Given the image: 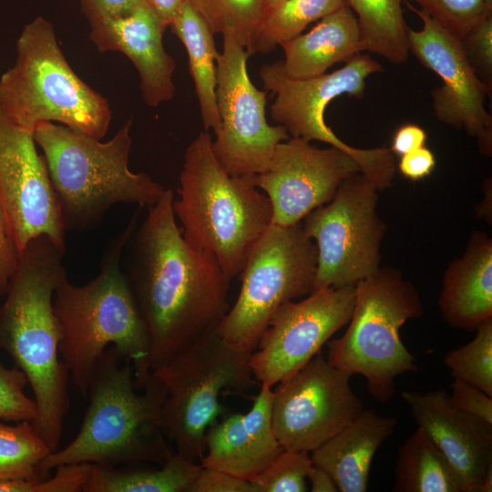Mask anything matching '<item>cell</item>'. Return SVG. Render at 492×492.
<instances>
[{"label":"cell","mask_w":492,"mask_h":492,"mask_svg":"<svg viewBox=\"0 0 492 492\" xmlns=\"http://www.w3.org/2000/svg\"><path fill=\"white\" fill-rule=\"evenodd\" d=\"M316 265L315 242L302 222L271 224L250 251L238 298L217 327L222 340L251 354L274 312L313 291Z\"/></svg>","instance_id":"10"},{"label":"cell","mask_w":492,"mask_h":492,"mask_svg":"<svg viewBox=\"0 0 492 492\" xmlns=\"http://www.w3.org/2000/svg\"><path fill=\"white\" fill-rule=\"evenodd\" d=\"M90 38L100 52H121L133 63L149 107L173 98L176 66L162 42L167 27L147 3L127 16L90 23Z\"/></svg>","instance_id":"20"},{"label":"cell","mask_w":492,"mask_h":492,"mask_svg":"<svg viewBox=\"0 0 492 492\" xmlns=\"http://www.w3.org/2000/svg\"><path fill=\"white\" fill-rule=\"evenodd\" d=\"M426 138L425 129L418 125L405 124L395 131L390 149L393 153L403 156L424 147Z\"/></svg>","instance_id":"42"},{"label":"cell","mask_w":492,"mask_h":492,"mask_svg":"<svg viewBox=\"0 0 492 492\" xmlns=\"http://www.w3.org/2000/svg\"><path fill=\"white\" fill-rule=\"evenodd\" d=\"M476 331L469 343L449 350L443 363L454 379L469 383L492 396V318Z\"/></svg>","instance_id":"32"},{"label":"cell","mask_w":492,"mask_h":492,"mask_svg":"<svg viewBox=\"0 0 492 492\" xmlns=\"http://www.w3.org/2000/svg\"><path fill=\"white\" fill-rule=\"evenodd\" d=\"M394 492H466L461 477L419 426L398 450Z\"/></svg>","instance_id":"27"},{"label":"cell","mask_w":492,"mask_h":492,"mask_svg":"<svg viewBox=\"0 0 492 492\" xmlns=\"http://www.w3.org/2000/svg\"><path fill=\"white\" fill-rule=\"evenodd\" d=\"M354 303V285H345L322 287L281 305L249 357L256 381L272 387L296 373L349 323Z\"/></svg>","instance_id":"15"},{"label":"cell","mask_w":492,"mask_h":492,"mask_svg":"<svg viewBox=\"0 0 492 492\" xmlns=\"http://www.w3.org/2000/svg\"><path fill=\"white\" fill-rule=\"evenodd\" d=\"M283 1L285 0H264L266 11L273 6H276L277 5L281 4Z\"/></svg>","instance_id":"45"},{"label":"cell","mask_w":492,"mask_h":492,"mask_svg":"<svg viewBox=\"0 0 492 492\" xmlns=\"http://www.w3.org/2000/svg\"><path fill=\"white\" fill-rule=\"evenodd\" d=\"M169 26L186 49L204 128H210L217 135L220 128L216 101L219 52L215 47L214 34L190 0L183 3Z\"/></svg>","instance_id":"25"},{"label":"cell","mask_w":492,"mask_h":492,"mask_svg":"<svg viewBox=\"0 0 492 492\" xmlns=\"http://www.w3.org/2000/svg\"><path fill=\"white\" fill-rule=\"evenodd\" d=\"M0 108L32 132L43 122H57L102 139L111 120L107 99L74 72L53 25L42 16L17 38L15 64L0 77Z\"/></svg>","instance_id":"7"},{"label":"cell","mask_w":492,"mask_h":492,"mask_svg":"<svg viewBox=\"0 0 492 492\" xmlns=\"http://www.w3.org/2000/svg\"><path fill=\"white\" fill-rule=\"evenodd\" d=\"M459 40L472 69L492 89V13L484 15Z\"/></svg>","instance_id":"36"},{"label":"cell","mask_w":492,"mask_h":492,"mask_svg":"<svg viewBox=\"0 0 492 492\" xmlns=\"http://www.w3.org/2000/svg\"><path fill=\"white\" fill-rule=\"evenodd\" d=\"M435 167V156L425 146L401 156L398 164L400 173L405 178L413 181H417L429 176Z\"/></svg>","instance_id":"41"},{"label":"cell","mask_w":492,"mask_h":492,"mask_svg":"<svg viewBox=\"0 0 492 492\" xmlns=\"http://www.w3.org/2000/svg\"><path fill=\"white\" fill-rule=\"evenodd\" d=\"M250 354L231 347L215 329L151 371L165 389L161 431L178 455L200 460L207 430L222 409L220 396L246 394L257 384Z\"/></svg>","instance_id":"9"},{"label":"cell","mask_w":492,"mask_h":492,"mask_svg":"<svg viewBox=\"0 0 492 492\" xmlns=\"http://www.w3.org/2000/svg\"><path fill=\"white\" fill-rule=\"evenodd\" d=\"M351 374L318 353L273 390L272 420L284 449L312 452L364 410Z\"/></svg>","instance_id":"14"},{"label":"cell","mask_w":492,"mask_h":492,"mask_svg":"<svg viewBox=\"0 0 492 492\" xmlns=\"http://www.w3.org/2000/svg\"><path fill=\"white\" fill-rule=\"evenodd\" d=\"M145 465L91 464L83 492H187L200 469V465L176 452L158 467Z\"/></svg>","instance_id":"26"},{"label":"cell","mask_w":492,"mask_h":492,"mask_svg":"<svg viewBox=\"0 0 492 492\" xmlns=\"http://www.w3.org/2000/svg\"><path fill=\"white\" fill-rule=\"evenodd\" d=\"M280 46L284 52L282 71L292 79L321 76L335 63L364 51L357 19L346 5L322 18L308 33Z\"/></svg>","instance_id":"24"},{"label":"cell","mask_w":492,"mask_h":492,"mask_svg":"<svg viewBox=\"0 0 492 492\" xmlns=\"http://www.w3.org/2000/svg\"><path fill=\"white\" fill-rule=\"evenodd\" d=\"M313 465L309 452L283 449L250 480L252 492H305Z\"/></svg>","instance_id":"33"},{"label":"cell","mask_w":492,"mask_h":492,"mask_svg":"<svg viewBox=\"0 0 492 492\" xmlns=\"http://www.w3.org/2000/svg\"><path fill=\"white\" fill-rule=\"evenodd\" d=\"M312 492H337L338 487L332 476L324 469L313 465L308 475Z\"/></svg>","instance_id":"44"},{"label":"cell","mask_w":492,"mask_h":492,"mask_svg":"<svg viewBox=\"0 0 492 492\" xmlns=\"http://www.w3.org/2000/svg\"><path fill=\"white\" fill-rule=\"evenodd\" d=\"M6 423L0 420V480L44 477L39 465L52 450L31 422Z\"/></svg>","instance_id":"30"},{"label":"cell","mask_w":492,"mask_h":492,"mask_svg":"<svg viewBox=\"0 0 492 492\" xmlns=\"http://www.w3.org/2000/svg\"><path fill=\"white\" fill-rule=\"evenodd\" d=\"M379 190L362 172L346 178L334 197L303 218L316 245L313 291L355 285L380 268L386 225L376 211Z\"/></svg>","instance_id":"12"},{"label":"cell","mask_w":492,"mask_h":492,"mask_svg":"<svg viewBox=\"0 0 492 492\" xmlns=\"http://www.w3.org/2000/svg\"><path fill=\"white\" fill-rule=\"evenodd\" d=\"M395 416L364 409L346 427L313 450V464L327 471L341 492H365L373 458L395 432Z\"/></svg>","instance_id":"23"},{"label":"cell","mask_w":492,"mask_h":492,"mask_svg":"<svg viewBox=\"0 0 492 492\" xmlns=\"http://www.w3.org/2000/svg\"><path fill=\"white\" fill-rule=\"evenodd\" d=\"M345 5L343 0H285L268 9L261 21L251 55L266 54L299 35L311 23Z\"/></svg>","instance_id":"29"},{"label":"cell","mask_w":492,"mask_h":492,"mask_svg":"<svg viewBox=\"0 0 492 492\" xmlns=\"http://www.w3.org/2000/svg\"><path fill=\"white\" fill-rule=\"evenodd\" d=\"M0 200L19 252L39 236L65 252L66 230L45 158L33 132L14 123L1 108Z\"/></svg>","instance_id":"16"},{"label":"cell","mask_w":492,"mask_h":492,"mask_svg":"<svg viewBox=\"0 0 492 492\" xmlns=\"http://www.w3.org/2000/svg\"><path fill=\"white\" fill-rule=\"evenodd\" d=\"M451 389L449 398L457 409L492 425V396L459 379H454Z\"/></svg>","instance_id":"37"},{"label":"cell","mask_w":492,"mask_h":492,"mask_svg":"<svg viewBox=\"0 0 492 492\" xmlns=\"http://www.w3.org/2000/svg\"><path fill=\"white\" fill-rule=\"evenodd\" d=\"M166 189L129 236L125 276L149 338L151 371L217 329L230 281L217 260L184 239Z\"/></svg>","instance_id":"1"},{"label":"cell","mask_w":492,"mask_h":492,"mask_svg":"<svg viewBox=\"0 0 492 492\" xmlns=\"http://www.w3.org/2000/svg\"><path fill=\"white\" fill-rule=\"evenodd\" d=\"M448 32L462 37L484 15L492 13L485 0H408Z\"/></svg>","instance_id":"34"},{"label":"cell","mask_w":492,"mask_h":492,"mask_svg":"<svg viewBox=\"0 0 492 492\" xmlns=\"http://www.w3.org/2000/svg\"><path fill=\"white\" fill-rule=\"evenodd\" d=\"M383 67L368 55L358 53L338 70L307 79H292L282 71L281 61L265 64L260 77L275 99L271 117L283 126L290 137L307 141L319 140L336 147L354 157L365 175L379 190L389 188L395 173L393 152L385 146L362 149L342 139L324 121V110L336 97L347 94L357 98L365 91L366 78Z\"/></svg>","instance_id":"11"},{"label":"cell","mask_w":492,"mask_h":492,"mask_svg":"<svg viewBox=\"0 0 492 492\" xmlns=\"http://www.w3.org/2000/svg\"><path fill=\"white\" fill-rule=\"evenodd\" d=\"M131 125L129 118L106 142L53 122L35 128L66 231L90 229L115 204L152 206L165 191L146 173L129 169Z\"/></svg>","instance_id":"6"},{"label":"cell","mask_w":492,"mask_h":492,"mask_svg":"<svg viewBox=\"0 0 492 492\" xmlns=\"http://www.w3.org/2000/svg\"><path fill=\"white\" fill-rule=\"evenodd\" d=\"M404 0H343L354 14L364 51L377 54L394 64L407 60L408 26L404 18Z\"/></svg>","instance_id":"28"},{"label":"cell","mask_w":492,"mask_h":492,"mask_svg":"<svg viewBox=\"0 0 492 492\" xmlns=\"http://www.w3.org/2000/svg\"><path fill=\"white\" fill-rule=\"evenodd\" d=\"M28 384L24 373L17 367L6 368L0 363V420L5 422H33L37 415L34 398L26 395Z\"/></svg>","instance_id":"35"},{"label":"cell","mask_w":492,"mask_h":492,"mask_svg":"<svg viewBox=\"0 0 492 492\" xmlns=\"http://www.w3.org/2000/svg\"><path fill=\"white\" fill-rule=\"evenodd\" d=\"M422 314L419 294L401 272L379 268L354 285L349 326L343 336L327 342L326 359L351 375L364 376L370 395L385 403L395 393V379L418 370L400 330Z\"/></svg>","instance_id":"8"},{"label":"cell","mask_w":492,"mask_h":492,"mask_svg":"<svg viewBox=\"0 0 492 492\" xmlns=\"http://www.w3.org/2000/svg\"><path fill=\"white\" fill-rule=\"evenodd\" d=\"M422 428L461 477L466 492L492 491V425L457 409L444 389L403 391Z\"/></svg>","instance_id":"19"},{"label":"cell","mask_w":492,"mask_h":492,"mask_svg":"<svg viewBox=\"0 0 492 492\" xmlns=\"http://www.w3.org/2000/svg\"><path fill=\"white\" fill-rule=\"evenodd\" d=\"M438 307L453 328L474 331L492 318V240L472 232L463 255L447 266Z\"/></svg>","instance_id":"22"},{"label":"cell","mask_w":492,"mask_h":492,"mask_svg":"<svg viewBox=\"0 0 492 492\" xmlns=\"http://www.w3.org/2000/svg\"><path fill=\"white\" fill-rule=\"evenodd\" d=\"M222 37V50L216 59L220 128L212 140V150L230 175L252 177L268 169L277 145L290 135L283 126L268 123L267 93L251 81L247 50L235 39Z\"/></svg>","instance_id":"13"},{"label":"cell","mask_w":492,"mask_h":492,"mask_svg":"<svg viewBox=\"0 0 492 492\" xmlns=\"http://www.w3.org/2000/svg\"><path fill=\"white\" fill-rule=\"evenodd\" d=\"M361 171L357 160L336 147L319 149L290 137L277 145L268 169L251 179L270 200L272 224L288 227L331 201L340 184Z\"/></svg>","instance_id":"18"},{"label":"cell","mask_w":492,"mask_h":492,"mask_svg":"<svg viewBox=\"0 0 492 492\" xmlns=\"http://www.w3.org/2000/svg\"><path fill=\"white\" fill-rule=\"evenodd\" d=\"M187 492H252L250 481L226 472L202 467Z\"/></svg>","instance_id":"38"},{"label":"cell","mask_w":492,"mask_h":492,"mask_svg":"<svg viewBox=\"0 0 492 492\" xmlns=\"http://www.w3.org/2000/svg\"><path fill=\"white\" fill-rule=\"evenodd\" d=\"M168 27L186 0H144Z\"/></svg>","instance_id":"43"},{"label":"cell","mask_w":492,"mask_h":492,"mask_svg":"<svg viewBox=\"0 0 492 492\" xmlns=\"http://www.w3.org/2000/svg\"><path fill=\"white\" fill-rule=\"evenodd\" d=\"M164 397V386L153 374L138 388L131 364L108 346L96 363L78 433L43 459L40 474L46 477L59 466L80 463L163 465L175 453L160 427Z\"/></svg>","instance_id":"4"},{"label":"cell","mask_w":492,"mask_h":492,"mask_svg":"<svg viewBox=\"0 0 492 492\" xmlns=\"http://www.w3.org/2000/svg\"><path fill=\"white\" fill-rule=\"evenodd\" d=\"M20 252L0 200V296L5 295L11 276L18 263Z\"/></svg>","instance_id":"39"},{"label":"cell","mask_w":492,"mask_h":492,"mask_svg":"<svg viewBox=\"0 0 492 492\" xmlns=\"http://www.w3.org/2000/svg\"><path fill=\"white\" fill-rule=\"evenodd\" d=\"M407 7L422 21L420 30L408 28L409 51L443 81L431 91L437 119L477 138L480 152L491 156L492 116L485 108L491 88L484 84L468 63L460 40L428 15L410 3Z\"/></svg>","instance_id":"17"},{"label":"cell","mask_w":492,"mask_h":492,"mask_svg":"<svg viewBox=\"0 0 492 492\" xmlns=\"http://www.w3.org/2000/svg\"><path fill=\"white\" fill-rule=\"evenodd\" d=\"M213 34L230 36L251 56L266 13L264 0H190Z\"/></svg>","instance_id":"31"},{"label":"cell","mask_w":492,"mask_h":492,"mask_svg":"<svg viewBox=\"0 0 492 492\" xmlns=\"http://www.w3.org/2000/svg\"><path fill=\"white\" fill-rule=\"evenodd\" d=\"M273 390L261 384V390L246 414H232L213 423L205 436V452L200 466L218 469L251 480L284 448L272 427Z\"/></svg>","instance_id":"21"},{"label":"cell","mask_w":492,"mask_h":492,"mask_svg":"<svg viewBox=\"0 0 492 492\" xmlns=\"http://www.w3.org/2000/svg\"><path fill=\"white\" fill-rule=\"evenodd\" d=\"M179 181L172 209L184 239L212 255L231 282L241 274L252 247L272 224L269 198L251 177L227 173L207 131L200 132L186 149Z\"/></svg>","instance_id":"5"},{"label":"cell","mask_w":492,"mask_h":492,"mask_svg":"<svg viewBox=\"0 0 492 492\" xmlns=\"http://www.w3.org/2000/svg\"><path fill=\"white\" fill-rule=\"evenodd\" d=\"M89 23L127 16L145 4L144 0H80Z\"/></svg>","instance_id":"40"},{"label":"cell","mask_w":492,"mask_h":492,"mask_svg":"<svg viewBox=\"0 0 492 492\" xmlns=\"http://www.w3.org/2000/svg\"><path fill=\"white\" fill-rule=\"evenodd\" d=\"M137 220L138 212L107 250L95 278L84 285H74L67 278L54 293L59 354L73 385L84 398L96 363L108 346H114L131 364L138 388L152 376L149 334L120 267Z\"/></svg>","instance_id":"3"},{"label":"cell","mask_w":492,"mask_h":492,"mask_svg":"<svg viewBox=\"0 0 492 492\" xmlns=\"http://www.w3.org/2000/svg\"><path fill=\"white\" fill-rule=\"evenodd\" d=\"M485 3L489 10H492V0H485Z\"/></svg>","instance_id":"46"},{"label":"cell","mask_w":492,"mask_h":492,"mask_svg":"<svg viewBox=\"0 0 492 492\" xmlns=\"http://www.w3.org/2000/svg\"><path fill=\"white\" fill-rule=\"evenodd\" d=\"M63 254L46 236L30 241L0 305V348L26 375L37 408L32 425L52 451L58 448L70 408L69 374L59 359L53 308L55 291L67 279Z\"/></svg>","instance_id":"2"}]
</instances>
